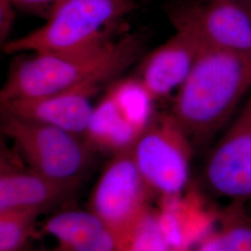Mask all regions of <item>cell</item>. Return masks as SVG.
Instances as JSON below:
<instances>
[{"label":"cell","mask_w":251,"mask_h":251,"mask_svg":"<svg viewBox=\"0 0 251 251\" xmlns=\"http://www.w3.org/2000/svg\"><path fill=\"white\" fill-rule=\"evenodd\" d=\"M63 251H118L119 235L89 210H65L43 226Z\"/></svg>","instance_id":"14"},{"label":"cell","mask_w":251,"mask_h":251,"mask_svg":"<svg viewBox=\"0 0 251 251\" xmlns=\"http://www.w3.org/2000/svg\"><path fill=\"white\" fill-rule=\"evenodd\" d=\"M197 190L160 198L156 209L162 232L171 251H193L213 229L215 214Z\"/></svg>","instance_id":"12"},{"label":"cell","mask_w":251,"mask_h":251,"mask_svg":"<svg viewBox=\"0 0 251 251\" xmlns=\"http://www.w3.org/2000/svg\"><path fill=\"white\" fill-rule=\"evenodd\" d=\"M1 131L11 140L21 160L69 191L90 166L92 149L79 135L5 112Z\"/></svg>","instance_id":"4"},{"label":"cell","mask_w":251,"mask_h":251,"mask_svg":"<svg viewBox=\"0 0 251 251\" xmlns=\"http://www.w3.org/2000/svg\"><path fill=\"white\" fill-rule=\"evenodd\" d=\"M37 213L30 211L0 212V251H20L34 229Z\"/></svg>","instance_id":"17"},{"label":"cell","mask_w":251,"mask_h":251,"mask_svg":"<svg viewBox=\"0 0 251 251\" xmlns=\"http://www.w3.org/2000/svg\"><path fill=\"white\" fill-rule=\"evenodd\" d=\"M140 50V40L127 36L80 53H33L12 66L0 100L37 98L90 83L101 85L132 63Z\"/></svg>","instance_id":"2"},{"label":"cell","mask_w":251,"mask_h":251,"mask_svg":"<svg viewBox=\"0 0 251 251\" xmlns=\"http://www.w3.org/2000/svg\"><path fill=\"white\" fill-rule=\"evenodd\" d=\"M193 251H251V222L226 219L212 229Z\"/></svg>","instance_id":"16"},{"label":"cell","mask_w":251,"mask_h":251,"mask_svg":"<svg viewBox=\"0 0 251 251\" xmlns=\"http://www.w3.org/2000/svg\"><path fill=\"white\" fill-rule=\"evenodd\" d=\"M154 101L137 76L117 81L95 105L84 139L113 155L131 150L154 117Z\"/></svg>","instance_id":"6"},{"label":"cell","mask_w":251,"mask_h":251,"mask_svg":"<svg viewBox=\"0 0 251 251\" xmlns=\"http://www.w3.org/2000/svg\"><path fill=\"white\" fill-rule=\"evenodd\" d=\"M118 251H171L151 206L119 237Z\"/></svg>","instance_id":"15"},{"label":"cell","mask_w":251,"mask_h":251,"mask_svg":"<svg viewBox=\"0 0 251 251\" xmlns=\"http://www.w3.org/2000/svg\"><path fill=\"white\" fill-rule=\"evenodd\" d=\"M99 86L90 83L42 97L10 100L1 102V108L2 112L10 115L85 137L95 107L91 98Z\"/></svg>","instance_id":"10"},{"label":"cell","mask_w":251,"mask_h":251,"mask_svg":"<svg viewBox=\"0 0 251 251\" xmlns=\"http://www.w3.org/2000/svg\"><path fill=\"white\" fill-rule=\"evenodd\" d=\"M251 89V52L205 46L177 90L171 113L190 138L213 134Z\"/></svg>","instance_id":"1"},{"label":"cell","mask_w":251,"mask_h":251,"mask_svg":"<svg viewBox=\"0 0 251 251\" xmlns=\"http://www.w3.org/2000/svg\"><path fill=\"white\" fill-rule=\"evenodd\" d=\"M239 4L251 15V0H242Z\"/></svg>","instance_id":"20"},{"label":"cell","mask_w":251,"mask_h":251,"mask_svg":"<svg viewBox=\"0 0 251 251\" xmlns=\"http://www.w3.org/2000/svg\"><path fill=\"white\" fill-rule=\"evenodd\" d=\"M131 152L153 195L168 198L189 188L191 138L172 113L154 115Z\"/></svg>","instance_id":"5"},{"label":"cell","mask_w":251,"mask_h":251,"mask_svg":"<svg viewBox=\"0 0 251 251\" xmlns=\"http://www.w3.org/2000/svg\"><path fill=\"white\" fill-rule=\"evenodd\" d=\"M15 7L10 0H0V40L2 45L9 41V33L16 17Z\"/></svg>","instance_id":"18"},{"label":"cell","mask_w":251,"mask_h":251,"mask_svg":"<svg viewBox=\"0 0 251 251\" xmlns=\"http://www.w3.org/2000/svg\"><path fill=\"white\" fill-rule=\"evenodd\" d=\"M175 28L188 30L206 47L251 52V15L239 3L206 0L176 9Z\"/></svg>","instance_id":"9"},{"label":"cell","mask_w":251,"mask_h":251,"mask_svg":"<svg viewBox=\"0 0 251 251\" xmlns=\"http://www.w3.org/2000/svg\"><path fill=\"white\" fill-rule=\"evenodd\" d=\"M205 45L192 32L176 28L175 35L149 54L137 78L155 101L186 80Z\"/></svg>","instance_id":"11"},{"label":"cell","mask_w":251,"mask_h":251,"mask_svg":"<svg viewBox=\"0 0 251 251\" xmlns=\"http://www.w3.org/2000/svg\"><path fill=\"white\" fill-rule=\"evenodd\" d=\"M16 7L47 10V17L52 9L64 0H10Z\"/></svg>","instance_id":"19"},{"label":"cell","mask_w":251,"mask_h":251,"mask_svg":"<svg viewBox=\"0 0 251 251\" xmlns=\"http://www.w3.org/2000/svg\"><path fill=\"white\" fill-rule=\"evenodd\" d=\"M205 178L219 196L234 200L251 198V95L210 153Z\"/></svg>","instance_id":"8"},{"label":"cell","mask_w":251,"mask_h":251,"mask_svg":"<svg viewBox=\"0 0 251 251\" xmlns=\"http://www.w3.org/2000/svg\"><path fill=\"white\" fill-rule=\"evenodd\" d=\"M152 196L128 150L106 164L92 189L89 209L120 236L150 207Z\"/></svg>","instance_id":"7"},{"label":"cell","mask_w":251,"mask_h":251,"mask_svg":"<svg viewBox=\"0 0 251 251\" xmlns=\"http://www.w3.org/2000/svg\"><path fill=\"white\" fill-rule=\"evenodd\" d=\"M0 212L22 210L40 214L70 192L28 167L2 154Z\"/></svg>","instance_id":"13"},{"label":"cell","mask_w":251,"mask_h":251,"mask_svg":"<svg viewBox=\"0 0 251 251\" xmlns=\"http://www.w3.org/2000/svg\"><path fill=\"white\" fill-rule=\"evenodd\" d=\"M225 1H231V2H236V3H240L242 0H225Z\"/></svg>","instance_id":"21"},{"label":"cell","mask_w":251,"mask_h":251,"mask_svg":"<svg viewBox=\"0 0 251 251\" xmlns=\"http://www.w3.org/2000/svg\"><path fill=\"white\" fill-rule=\"evenodd\" d=\"M134 8L133 0H64L35 31L9 40L6 53H80L110 42L109 35Z\"/></svg>","instance_id":"3"}]
</instances>
